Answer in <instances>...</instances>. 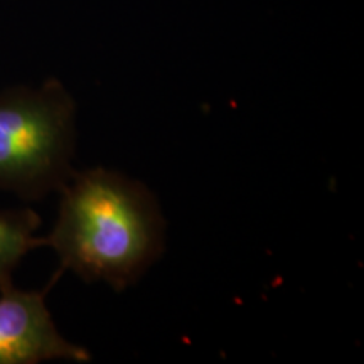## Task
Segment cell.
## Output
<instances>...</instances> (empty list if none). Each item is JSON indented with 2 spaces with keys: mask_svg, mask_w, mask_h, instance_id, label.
Listing matches in <instances>:
<instances>
[{
  "mask_svg": "<svg viewBox=\"0 0 364 364\" xmlns=\"http://www.w3.org/2000/svg\"><path fill=\"white\" fill-rule=\"evenodd\" d=\"M41 218L33 209H9L0 211V290L12 285L14 270L27 253L46 247V238L36 231Z\"/></svg>",
  "mask_w": 364,
  "mask_h": 364,
  "instance_id": "277c9868",
  "label": "cell"
},
{
  "mask_svg": "<svg viewBox=\"0 0 364 364\" xmlns=\"http://www.w3.org/2000/svg\"><path fill=\"white\" fill-rule=\"evenodd\" d=\"M48 289L0 290V364L91 361L90 351L63 338L46 304Z\"/></svg>",
  "mask_w": 364,
  "mask_h": 364,
  "instance_id": "3957f363",
  "label": "cell"
},
{
  "mask_svg": "<svg viewBox=\"0 0 364 364\" xmlns=\"http://www.w3.org/2000/svg\"><path fill=\"white\" fill-rule=\"evenodd\" d=\"M75 150L76 102L61 81L0 93V188L27 201L59 193Z\"/></svg>",
  "mask_w": 364,
  "mask_h": 364,
  "instance_id": "7a4b0ae2",
  "label": "cell"
},
{
  "mask_svg": "<svg viewBox=\"0 0 364 364\" xmlns=\"http://www.w3.org/2000/svg\"><path fill=\"white\" fill-rule=\"evenodd\" d=\"M58 218L46 247L61 270L122 292L135 285L166 250V220L156 194L124 172H73L59 191Z\"/></svg>",
  "mask_w": 364,
  "mask_h": 364,
  "instance_id": "6da1fadb",
  "label": "cell"
}]
</instances>
